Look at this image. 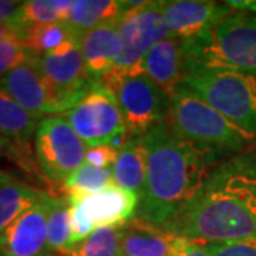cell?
I'll return each mask as SVG.
<instances>
[{"label": "cell", "instance_id": "obj_1", "mask_svg": "<svg viewBox=\"0 0 256 256\" xmlns=\"http://www.w3.org/2000/svg\"><path fill=\"white\" fill-rule=\"evenodd\" d=\"M164 229L204 244L256 239V148L216 165Z\"/></svg>", "mask_w": 256, "mask_h": 256}, {"label": "cell", "instance_id": "obj_21", "mask_svg": "<svg viewBox=\"0 0 256 256\" xmlns=\"http://www.w3.org/2000/svg\"><path fill=\"white\" fill-rule=\"evenodd\" d=\"M47 194L33 190L10 178L0 180V235L26 212L28 208L43 201Z\"/></svg>", "mask_w": 256, "mask_h": 256}, {"label": "cell", "instance_id": "obj_12", "mask_svg": "<svg viewBox=\"0 0 256 256\" xmlns=\"http://www.w3.org/2000/svg\"><path fill=\"white\" fill-rule=\"evenodd\" d=\"M46 77L68 102L70 108L97 84L88 77L80 50V42H68L57 50L38 57Z\"/></svg>", "mask_w": 256, "mask_h": 256}, {"label": "cell", "instance_id": "obj_10", "mask_svg": "<svg viewBox=\"0 0 256 256\" xmlns=\"http://www.w3.org/2000/svg\"><path fill=\"white\" fill-rule=\"evenodd\" d=\"M87 146L63 116L42 120L36 132V156L40 170L52 182L64 184L86 162Z\"/></svg>", "mask_w": 256, "mask_h": 256}, {"label": "cell", "instance_id": "obj_18", "mask_svg": "<svg viewBox=\"0 0 256 256\" xmlns=\"http://www.w3.org/2000/svg\"><path fill=\"white\" fill-rule=\"evenodd\" d=\"M114 182L122 190L134 192L141 198L146 180V162L144 146L140 137L128 136L118 146L117 160L112 166Z\"/></svg>", "mask_w": 256, "mask_h": 256}, {"label": "cell", "instance_id": "obj_32", "mask_svg": "<svg viewBox=\"0 0 256 256\" xmlns=\"http://www.w3.org/2000/svg\"><path fill=\"white\" fill-rule=\"evenodd\" d=\"M232 10H240V12H249L256 14V0H230L225 2Z\"/></svg>", "mask_w": 256, "mask_h": 256}, {"label": "cell", "instance_id": "obj_28", "mask_svg": "<svg viewBox=\"0 0 256 256\" xmlns=\"http://www.w3.org/2000/svg\"><path fill=\"white\" fill-rule=\"evenodd\" d=\"M210 256H256V239L206 244Z\"/></svg>", "mask_w": 256, "mask_h": 256}, {"label": "cell", "instance_id": "obj_34", "mask_svg": "<svg viewBox=\"0 0 256 256\" xmlns=\"http://www.w3.org/2000/svg\"><path fill=\"white\" fill-rule=\"evenodd\" d=\"M118 256H122V255H121V254H120V255Z\"/></svg>", "mask_w": 256, "mask_h": 256}, {"label": "cell", "instance_id": "obj_3", "mask_svg": "<svg viewBox=\"0 0 256 256\" xmlns=\"http://www.w3.org/2000/svg\"><path fill=\"white\" fill-rule=\"evenodd\" d=\"M184 40L186 73L235 70L256 74V14L234 10L216 26Z\"/></svg>", "mask_w": 256, "mask_h": 256}, {"label": "cell", "instance_id": "obj_24", "mask_svg": "<svg viewBox=\"0 0 256 256\" xmlns=\"http://www.w3.org/2000/svg\"><path fill=\"white\" fill-rule=\"evenodd\" d=\"M73 40H80V38L74 34L73 30L64 22L30 28L22 37L24 46L36 57L52 53L58 47Z\"/></svg>", "mask_w": 256, "mask_h": 256}, {"label": "cell", "instance_id": "obj_29", "mask_svg": "<svg viewBox=\"0 0 256 256\" xmlns=\"http://www.w3.org/2000/svg\"><path fill=\"white\" fill-rule=\"evenodd\" d=\"M117 152H118V148L112 146H87L86 162L101 166V168H110V166H114V162L117 160Z\"/></svg>", "mask_w": 256, "mask_h": 256}, {"label": "cell", "instance_id": "obj_16", "mask_svg": "<svg viewBox=\"0 0 256 256\" xmlns=\"http://www.w3.org/2000/svg\"><path fill=\"white\" fill-rule=\"evenodd\" d=\"M178 238L161 226L132 218L121 226L120 254L122 256H172Z\"/></svg>", "mask_w": 256, "mask_h": 256}, {"label": "cell", "instance_id": "obj_11", "mask_svg": "<svg viewBox=\"0 0 256 256\" xmlns=\"http://www.w3.org/2000/svg\"><path fill=\"white\" fill-rule=\"evenodd\" d=\"M0 87L23 108L40 118L44 114L70 110L68 102L46 77L36 56L0 78Z\"/></svg>", "mask_w": 256, "mask_h": 256}, {"label": "cell", "instance_id": "obj_20", "mask_svg": "<svg viewBox=\"0 0 256 256\" xmlns=\"http://www.w3.org/2000/svg\"><path fill=\"white\" fill-rule=\"evenodd\" d=\"M72 0H28L18 6L14 16L10 18L16 36L22 40L26 30L40 24L64 22L72 8Z\"/></svg>", "mask_w": 256, "mask_h": 256}, {"label": "cell", "instance_id": "obj_9", "mask_svg": "<svg viewBox=\"0 0 256 256\" xmlns=\"http://www.w3.org/2000/svg\"><path fill=\"white\" fill-rule=\"evenodd\" d=\"M72 206L73 245L102 226L121 228L137 214L140 198L112 184L102 191L86 196H67Z\"/></svg>", "mask_w": 256, "mask_h": 256}, {"label": "cell", "instance_id": "obj_27", "mask_svg": "<svg viewBox=\"0 0 256 256\" xmlns=\"http://www.w3.org/2000/svg\"><path fill=\"white\" fill-rule=\"evenodd\" d=\"M33 56L34 54L18 37L13 36L0 42V78H3L22 63L28 62Z\"/></svg>", "mask_w": 256, "mask_h": 256}, {"label": "cell", "instance_id": "obj_5", "mask_svg": "<svg viewBox=\"0 0 256 256\" xmlns=\"http://www.w3.org/2000/svg\"><path fill=\"white\" fill-rule=\"evenodd\" d=\"M240 130L256 136V74L235 70H196L181 86Z\"/></svg>", "mask_w": 256, "mask_h": 256}, {"label": "cell", "instance_id": "obj_22", "mask_svg": "<svg viewBox=\"0 0 256 256\" xmlns=\"http://www.w3.org/2000/svg\"><path fill=\"white\" fill-rule=\"evenodd\" d=\"M40 117L28 112L0 87V140L28 141L37 132Z\"/></svg>", "mask_w": 256, "mask_h": 256}, {"label": "cell", "instance_id": "obj_23", "mask_svg": "<svg viewBox=\"0 0 256 256\" xmlns=\"http://www.w3.org/2000/svg\"><path fill=\"white\" fill-rule=\"evenodd\" d=\"M47 242L52 252L68 255L73 249L72 206L68 198H48L47 212Z\"/></svg>", "mask_w": 256, "mask_h": 256}, {"label": "cell", "instance_id": "obj_8", "mask_svg": "<svg viewBox=\"0 0 256 256\" xmlns=\"http://www.w3.org/2000/svg\"><path fill=\"white\" fill-rule=\"evenodd\" d=\"M87 146H112L118 148L127 136L114 94L97 82L73 108L62 114Z\"/></svg>", "mask_w": 256, "mask_h": 256}, {"label": "cell", "instance_id": "obj_35", "mask_svg": "<svg viewBox=\"0 0 256 256\" xmlns=\"http://www.w3.org/2000/svg\"><path fill=\"white\" fill-rule=\"evenodd\" d=\"M0 256H2V255H0Z\"/></svg>", "mask_w": 256, "mask_h": 256}, {"label": "cell", "instance_id": "obj_25", "mask_svg": "<svg viewBox=\"0 0 256 256\" xmlns=\"http://www.w3.org/2000/svg\"><path fill=\"white\" fill-rule=\"evenodd\" d=\"M112 184H116L112 166L101 168L84 162L66 180L63 185L68 192L67 196H86L102 191Z\"/></svg>", "mask_w": 256, "mask_h": 256}, {"label": "cell", "instance_id": "obj_7", "mask_svg": "<svg viewBox=\"0 0 256 256\" xmlns=\"http://www.w3.org/2000/svg\"><path fill=\"white\" fill-rule=\"evenodd\" d=\"M127 8L118 18L117 53L111 70L116 73L138 70L148 52L172 34L165 22L164 2H144Z\"/></svg>", "mask_w": 256, "mask_h": 256}, {"label": "cell", "instance_id": "obj_15", "mask_svg": "<svg viewBox=\"0 0 256 256\" xmlns=\"http://www.w3.org/2000/svg\"><path fill=\"white\" fill-rule=\"evenodd\" d=\"M138 72L171 96L186 76L182 38L171 34L156 43L141 62Z\"/></svg>", "mask_w": 256, "mask_h": 256}, {"label": "cell", "instance_id": "obj_6", "mask_svg": "<svg viewBox=\"0 0 256 256\" xmlns=\"http://www.w3.org/2000/svg\"><path fill=\"white\" fill-rule=\"evenodd\" d=\"M98 82L114 94L127 136H144L148 130L168 118L170 94L141 72H110Z\"/></svg>", "mask_w": 256, "mask_h": 256}, {"label": "cell", "instance_id": "obj_26", "mask_svg": "<svg viewBox=\"0 0 256 256\" xmlns=\"http://www.w3.org/2000/svg\"><path fill=\"white\" fill-rule=\"evenodd\" d=\"M121 228L102 226L70 250L67 256H118Z\"/></svg>", "mask_w": 256, "mask_h": 256}, {"label": "cell", "instance_id": "obj_17", "mask_svg": "<svg viewBox=\"0 0 256 256\" xmlns=\"http://www.w3.org/2000/svg\"><path fill=\"white\" fill-rule=\"evenodd\" d=\"M118 18L88 30L78 40L86 70L94 82H98L112 70L114 57L117 53Z\"/></svg>", "mask_w": 256, "mask_h": 256}, {"label": "cell", "instance_id": "obj_2", "mask_svg": "<svg viewBox=\"0 0 256 256\" xmlns=\"http://www.w3.org/2000/svg\"><path fill=\"white\" fill-rule=\"evenodd\" d=\"M141 141L146 180L136 215L164 228L200 191L220 156L178 137L166 121L148 130Z\"/></svg>", "mask_w": 256, "mask_h": 256}, {"label": "cell", "instance_id": "obj_30", "mask_svg": "<svg viewBox=\"0 0 256 256\" xmlns=\"http://www.w3.org/2000/svg\"><path fill=\"white\" fill-rule=\"evenodd\" d=\"M172 256H210L206 244L180 236Z\"/></svg>", "mask_w": 256, "mask_h": 256}, {"label": "cell", "instance_id": "obj_33", "mask_svg": "<svg viewBox=\"0 0 256 256\" xmlns=\"http://www.w3.org/2000/svg\"><path fill=\"white\" fill-rule=\"evenodd\" d=\"M18 37L16 36V30L13 28L12 22H0V42L9 38V37Z\"/></svg>", "mask_w": 256, "mask_h": 256}, {"label": "cell", "instance_id": "obj_13", "mask_svg": "<svg viewBox=\"0 0 256 256\" xmlns=\"http://www.w3.org/2000/svg\"><path fill=\"white\" fill-rule=\"evenodd\" d=\"M50 195L23 212L0 235L2 256H50L47 242V212Z\"/></svg>", "mask_w": 256, "mask_h": 256}, {"label": "cell", "instance_id": "obj_19", "mask_svg": "<svg viewBox=\"0 0 256 256\" xmlns=\"http://www.w3.org/2000/svg\"><path fill=\"white\" fill-rule=\"evenodd\" d=\"M127 9V2L76 0L68 10L64 23L80 38L82 34L87 33L88 30L117 20Z\"/></svg>", "mask_w": 256, "mask_h": 256}, {"label": "cell", "instance_id": "obj_4", "mask_svg": "<svg viewBox=\"0 0 256 256\" xmlns=\"http://www.w3.org/2000/svg\"><path fill=\"white\" fill-rule=\"evenodd\" d=\"M168 126L180 138L220 156L250 148L256 136L240 130L191 92L178 87L170 96Z\"/></svg>", "mask_w": 256, "mask_h": 256}, {"label": "cell", "instance_id": "obj_14", "mask_svg": "<svg viewBox=\"0 0 256 256\" xmlns=\"http://www.w3.org/2000/svg\"><path fill=\"white\" fill-rule=\"evenodd\" d=\"M234 10L226 3L205 0L164 2V18L170 32L180 38H191L216 26Z\"/></svg>", "mask_w": 256, "mask_h": 256}, {"label": "cell", "instance_id": "obj_31", "mask_svg": "<svg viewBox=\"0 0 256 256\" xmlns=\"http://www.w3.org/2000/svg\"><path fill=\"white\" fill-rule=\"evenodd\" d=\"M22 2H9V0H0V22H9L18 12Z\"/></svg>", "mask_w": 256, "mask_h": 256}]
</instances>
